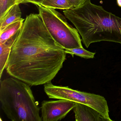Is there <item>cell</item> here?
Instances as JSON below:
<instances>
[{
    "mask_svg": "<svg viewBox=\"0 0 121 121\" xmlns=\"http://www.w3.org/2000/svg\"><path fill=\"white\" fill-rule=\"evenodd\" d=\"M65 49L52 38L39 14L26 17L6 67L11 77L36 86L51 82L62 68Z\"/></svg>",
    "mask_w": 121,
    "mask_h": 121,
    "instance_id": "cell-1",
    "label": "cell"
},
{
    "mask_svg": "<svg viewBox=\"0 0 121 121\" xmlns=\"http://www.w3.org/2000/svg\"><path fill=\"white\" fill-rule=\"evenodd\" d=\"M66 17L75 27L87 48L102 41L121 44V18L102 6L87 0L82 6L64 10Z\"/></svg>",
    "mask_w": 121,
    "mask_h": 121,
    "instance_id": "cell-2",
    "label": "cell"
},
{
    "mask_svg": "<svg viewBox=\"0 0 121 121\" xmlns=\"http://www.w3.org/2000/svg\"><path fill=\"white\" fill-rule=\"evenodd\" d=\"M0 102L2 108L12 121H41V108L30 86L13 77L0 81Z\"/></svg>",
    "mask_w": 121,
    "mask_h": 121,
    "instance_id": "cell-3",
    "label": "cell"
},
{
    "mask_svg": "<svg viewBox=\"0 0 121 121\" xmlns=\"http://www.w3.org/2000/svg\"><path fill=\"white\" fill-rule=\"evenodd\" d=\"M37 6L45 26L58 43L64 49L82 47L78 31L68 23L66 17L54 9Z\"/></svg>",
    "mask_w": 121,
    "mask_h": 121,
    "instance_id": "cell-4",
    "label": "cell"
},
{
    "mask_svg": "<svg viewBox=\"0 0 121 121\" xmlns=\"http://www.w3.org/2000/svg\"><path fill=\"white\" fill-rule=\"evenodd\" d=\"M44 91L49 98L85 104L98 111L108 121H112L109 117L107 100L103 96L73 90L67 86L54 85L51 82L44 85Z\"/></svg>",
    "mask_w": 121,
    "mask_h": 121,
    "instance_id": "cell-5",
    "label": "cell"
},
{
    "mask_svg": "<svg viewBox=\"0 0 121 121\" xmlns=\"http://www.w3.org/2000/svg\"><path fill=\"white\" fill-rule=\"evenodd\" d=\"M75 105V102L62 99L43 101L41 108L42 120L60 121L65 118Z\"/></svg>",
    "mask_w": 121,
    "mask_h": 121,
    "instance_id": "cell-6",
    "label": "cell"
},
{
    "mask_svg": "<svg viewBox=\"0 0 121 121\" xmlns=\"http://www.w3.org/2000/svg\"><path fill=\"white\" fill-rule=\"evenodd\" d=\"M73 111L76 121H108L98 111L85 104L75 102Z\"/></svg>",
    "mask_w": 121,
    "mask_h": 121,
    "instance_id": "cell-7",
    "label": "cell"
},
{
    "mask_svg": "<svg viewBox=\"0 0 121 121\" xmlns=\"http://www.w3.org/2000/svg\"><path fill=\"white\" fill-rule=\"evenodd\" d=\"M20 31L3 43H0V78L6 68L12 47L19 34Z\"/></svg>",
    "mask_w": 121,
    "mask_h": 121,
    "instance_id": "cell-8",
    "label": "cell"
},
{
    "mask_svg": "<svg viewBox=\"0 0 121 121\" xmlns=\"http://www.w3.org/2000/svg\"><path fill=\"white\" fill-rule=\"evenodd\" d=\"M22 15L19 4H16L13 5L0 19V31L8 25L21 19Z\"/></svg>",
    "mask_w": 121,
    "mask_h": 121,
    "instance_id": "cell-9",
    "label": "cell"
},
{
    "mask_svg": "<svg viewBox=\"0 0 121 121\" xmlns=\"http://www.w3.org/2000/svg\"><path fill=\"white\" fill-rule=\"evenodd\" d=\"M24 21V19L22 18L8 25L0 31V43H4L19 31Z\"/></svg>",
    "mask_w": 121,
    "mask_h": 121,
    "instance_id": "cell-10",
    "label": "cell"
},
{
    "mask_svg": "<svg viewBox=\"0 0 121 121\" xmlns=\"http://www.w3.org/2000/svg\"><path fill=\"white\" fill-rule=\"evenodd\" d=\"M41 5L54 9L66 10L74 8L69 0H43Z\"/></svg>",
    "mask_w": 121,
    "mask_h": 121,
    "instance_id": "cell-11",
    "label": "cell"
},
{
    "mask_svg": "<svg viewBox=\"0 0 121 121\" xmlns=\"http://www.w3.org/2000/svg\"><path fill=\"white\" fill-rule=\"evenodd\" d=\"M65 51L66 54H69L73 57L74 55L84 58L86 59L93 58L95 53H93L88 51L83 47H78L74 48L65 49Z\"/></svg>",
    "mask_w": 121,
    "mask_h": 121,
    "instance_id": "cell-12",
    "label": "cell"
},
{
    "mask_svg": "<svg viewBox=\"0 0 121 121\" xmlns=\"http://www.w3.org/2000/svg\"><path fill=\"white\" fill-rule=\"evenodd\" d=\"M16 4H18L17 0H0V19Z\"/></svg>",
    "mask_w": 121,
    "mask_h": 121,
    "instance_id": "cell-13",
    "label": "cell"
},
{
    "mask_svg": "<svg viewBox=\"0 0 121 121\" xmlns=\"http://www.w3.org/2000/svg\"><path fill=\"white\" fill-rule=\"evenodd\" d=\"M73 4L74 8L79 7L82 6L87 0H69Z\"/></svg>",
    "mask_w": 121,
    "mask_h": 121,
    "instance_id": "cell-14",
    "label": "cell"
},
{
    "mask_svg": "<svg viewBox=\"0 0 121 121\" xmlns=\"http://www.w3.org/2000/svg\"><path fill=\"white\" fill-rule=\"evenodd\" d=\"M43 0H24L22 3H31L37 5H41Z\"/></svg>",
    "mask_w": 121,
    "mask_h": 121,
    "instance_id": "cell-15",
    "label": "cell"
},
{
    "mask_svg": "<svg viewBox=\"0 0 121 121\" xmlns=\"http://www.w3.org/2000/svg\"><path fill=\"white\" fill-rule=\"evenodd\" d=\"M117 2L118 6L121 7V0H117Z\"/></svg>",
    "mask_w": 121,
    "mask_h": 121,
    "instance_id": "cell-16",
    "label": "cell"
},
{
    "mask_svg": "<svg viewBox=\"0 0 121 121\" xmlns=\"http://www.w3.org/2000/svg\"><path fill=\"white\" fill-rule=\"evenodd\" d=\"M24 1V0H17V2H18V4H20L21 3H22V2Z\"/></svg>",
    "mask_w": 121,
    "mask_h": 121,
    "instance_id": "cell-17",
    "label": "cell"
}]
</instances>
